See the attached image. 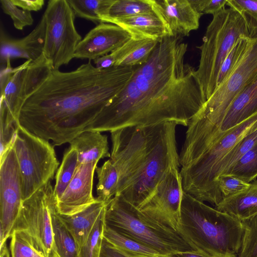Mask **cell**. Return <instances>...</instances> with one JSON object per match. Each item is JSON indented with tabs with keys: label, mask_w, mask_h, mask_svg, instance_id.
<instances>
[{
	"label": "cell",
	"mask_w": 257,
	"mask_h": 257,
	"mask_svg": "<svg viewBox=\"0 0 257 257\" xmlns=\"http://www.w3.org/2000/svg\"><path fill=\"white\" fill-rule=\"evenodd\" d=\"M256 144L257 128L244 136L222 159L218 166V178L231 167Z\"/></svg>",
	"instance_id": "cell-32"
},
{
	"label": "cell",
	"mask_w": 257,
	"mask_h": 257,
	"mask_svg": "<svg viewBox=\"0 0 257 257\" xmlns=\"http://www.w3.org/2000/svg\"><path fill=\"white\" fill-rule=\"evenodd\" d=\"M256 128L257 112L227 131L194 162L181 168L183 191L201 202L217 205L223 200L217 184L220 162L244 136Z\"/></svg>",
	"instance_id": "cell-6"
},
{
	"label": "cell",
	"mask_w": 257,
	"mask_h": 257,
	"mask_svg": "<svg viewBox=\"0 0 257 257\" xmlns=\"http://www.w3.org/2000/svg\"><path fill=\"white\" fill-rule=\"evenodd\" d=\"M103 236L126 257H161L154 249L120 233L105 224Z\"/></svg>",
	"instance_id": "cell-24"
},
{
	"label": "cell",
	"mask_w": 257,
	"mask_h": 257,
	"mask_svg": "<svg viewBox=\"0 0 257 257\" xmlns=\"http://www.w3.org/2000/svg\"><path fill=\"white\" fill-rule=\"evenodd\" d=\"M251 36L239 38L231 49L220 68L217 80V87L226 79L245 53Z\"/></svg>",
	"instance_id": "cell-34"
},
{
	"label": "cell",
	"mask_w": 257,
	"mask_h": 257,
	"mask_svg": "<svg viewBox=\"0 0 257 257\" xmlns=\"http://www.w3.org/2000/svg\"><path fill=\"white\" fill-rule=\"evenodd\" d=\"M257 76V32L226 79L218 85L193 120L205 134L215 136L229 105L241 90Z\"/></svg>",
	"instance_id": "cell-8"
},
{
	"label": "cell",
	"mask_w": 257,
	"mask_h": 257,
	"mask_svg": "<svg viewBox=\"0 0 257 257\" xmlns=\"http://www.w3.org/2000/svg\"><path fill=\"white\" fill-rule=\"evenodd\" d=\"M257 112V76L235 97L229 105L216 135L209 148L228 130Z\"/></svg>",
	"instance_id": "cell-19"
},
{
	"label": "cell",
	"mask_w": 257,
	"mask_h": 257,
	"mask_svg": "<svg viewBox=\"0 0 257 257\" xmlns=\"http://www.w3.org/2000/svg\"><path fill=\"white\" fill-rule=\"evenodd\" d=\"M12 146L20 171L23 201L54 178L59 162L52 144L20 125Z\"/></svg>",
	"instance_id": "cell-9"
},
{
	"label": "cell",
	"mask_w": 257,
	"mask_h": 257,
	"mask_svg": "<svg viewBox=\"0 0 257 257\" xmlns=\"http://www.w3.org/2000/svg\"><path fill=\"white\" fill-rule=\"evenodd\" d=\"M0 3L4 13L11 18L16 29L22 30L33 24L34 19L31 12L17 7L11 0H1Z\"/></svg>",
	"instance_id": "cell-39"
},
{
	"label": "cell",
	"mask_w": 257,
	"mask_h": 257,
	"mask_svg": "<svg viewBox=\"0 0 257 257\" xmlns=\"http://www.w3.org/2000/svg\"><path fill=\"white\" fill-rule=\"evenodd\" d=\"M183 193L180 170L173 169L163 178L152 196L139 209L153 221L180 232Z\"/></svg>",
	"instance_id": "cell-12"
},
{
	"label": "cell",
	"mask_w": 257,
	"mask_h": 257,
	"mask_svg": "<svg viewBox=\"0 0 257 257\" xmlns=\"http://www.w3.org/2000/svg\"><path fill=\"white\" fill-rule=\"evenodd\" d=\"M10 237L11 257H45L37 250L30 236L25 232L14 230Z\"/></svg>",
	"instance_id": "cell-35"
},
{
	"label": "cell",
	"mask_w": 257,
	"mask_h": 257,
	"mask_svg": "<svg viewBox=\"0 0 257 257\" xmlns=\"http://www.w3.org/2000/svg\"><path fill=\"white\" fill-rule=\"evenodd\" d=\"M17 7L28 11H38L44 5V0H11Z\"/></svg>",
	"instance_id": "cell-42"
},
{
	"label": "cell",
	"mask_w": 257,
	"mask_h": 257,
	"mask_svg": "<svg viewBox=\"0 0 257 257\" xmlns=\"http://www.w3.org/2000/svg\"><path fill=\"white\" fill-rule=\"evenodd\" d=\"M242 222L244 232L237 257H257V215Z\"/></svg>",
	"instance_id": "cell-37"
},
{
	"label": "cell",
	"mask_w": 257,
	"mask_h": 257,
	"mask_svg": "<svg viewBox=\"0 0 257 257\" xmlns=\"http://www.w3.org/2000/svg\"><path fill=\"white\" fill-rule=\"evenodd\" d=\"M109 24L120 27L136 40L160 41L169 36L165 23L155 12L116 19Z\"/></svg>",
	"instance_id": "cell-20"
},
{
	"label": "cell",
	"mask_w": 257,
	"mask_h": 257,
	"mask_svg": "<svg viewBox=\"0 0 257 257\" xmlns=\"http://www.w3.org/2000/svg\"><path fill=\"white\" fill-rule=\"evenodd\" d=\"M0 230L11 236L22 204L20 171L12 146L0 158Z\"/></svg>",
	"instance_id": "cell-13"
},
{
	"label": "cell",
	"mask_w": 257,
	"mask_h": 257,
	"mask_svg": "<svg viewBox=\"0 0 257 257\" xmlns=\"http://www.w3.org/2000/svg\"><path fill=\"white\" fill-rule=\"evenodd\" d=\"M223 175H231L247 183L254 181L257 177V144Z\"/></svg>",
	"instance_id": "cell-31"
},
{
	"label": "cell",
	"mask_w": 257,
	"mask_h": 257,
	"mask_svg": "<svg viewBox=\"0 0 257 257\" xmlns=\"http://www.w3.org/2000/svg\"><path fill=\"white\" fill-rule=\"evenodd\" d=\"M187 48L178 36L159 41L148 60L134 67L124 86L85 131L111 132L167 121L187 126L206 101L195 69L185 60Z\"/></svg>",
	"instance_id": "cell-1"
},
{
	"label": "cell",
	"mask_w": 257,
	"mask_h": 257,
	"mask_svg": "<svg viewBox=\"0 0 257 257\" xmlns=\"http://www.w3.org/2000/svg\"><path fill=\"white\" fill-rule=\"evenodd\" d=\"M215 208L241 222L257 215V180L243 191L223 199Z\"/></svg>",
	"instance_id": "cell-23"
},
{
	"label": "cell",
	"mask_w": 257,
	"mask_h": 257,
	"mask_svg": "<svg viewBox=\"0 0 257 257\" xmlns=\"http://www.w3.org/2000/svg\"><path fill=\"white\" fill-rule=\"evenodd\" d=\"M195 10L201 15L213 16L225 9L227 0H189Z\"/></svg>",
	"instance_id": "cell-41"
},
{
	"label": "cell",
	"mask_w": 257,
	"mask_h": 257,
	"mask_svg": "<svg viewBox=\"0 0 257 257\" xmlns=\"http://www.w3.org/2000/svg\"><path fill=\"white\" fill-rule=\"evenodd\" d=\"M46 28V20L43 15L35 29L22 39L11 38L1 29V66H5L12 59L24 58L34 62L40 58L43 55Z\"/></svg>",
	"instance_id": "cell-18"
},
{
	"label": "cell",
	"mask_w": 257,
	"mask_h": 257,
	"mask_svg": "<svg viewBox=\"0 0 257 257\" xmlns=\"http://www.w3.org/2000/svg\"><path fill=\"white\" fill-rule=\"evenodd\" d=\"M52 70L44 55L30 63L25 79V92L27 98L47 80Z\"/></svg>",
	"instance_id": "cell-30"
},
{
	"label": "cell",
	"mask_w": 257,
	"mask_h": 257,
	"mask_svg": "<svg viewBox=\"0 0 257 257\" xmlns=\"http://www.w3.org/2000/svg\"><path fill=\"white\" fill-rule=\"evenodd\" d=\"M179 231L199 251L212 257H237L243 223L183 191Z\"/></svg>",
	"instance_id": "cell-3"
},
{
	"label": "cell",
	"mask_w": 257,
	"mask_h": 257,
	"mask_svg": "<svg viewBox=\"0 0 257 257\" xmlns=\"http://www.w3.org/2000/svg\"><path fill=\"white\" fill-rule=\"evenodd\" d=\"M154 12L152 0H115L103 23Z\"/></svg>",
	"instance_id": "cell-28"
},
{
	"label": "cell",
	"mask_w": 257,
	"mask_h": 257,
	"mask_svg": "<svg viewBox=\"0 0 257 257\" xmlns=\"http://www.w3.org/2000/svg\"><path fill=\"white\" fill-rule=\"evenodd\" d=\"M131 38L130 34L118 26L100 23L82 39L74 58L94 61L119 48Z\"/></svg>",
	"instance_id": "cell-15"
},
{
	"label": "cell",
	"mask_w": 257,
	"mask_h": 257,
	"mask_svg": "<svg viewBox=\"0 0 257 257\" xmlns=\"http://www.w3.org/2000/svg\"><path fill=\"white\" fill-rule=\"evenodd\" d=\"M105 224L154 249L162 256L198 250L180 232L165 227L115 195L107 203Z\"/></svg>",
	"instance_id": "cell-4"
},
{
	"label": "cell",
	"mask_w": 257,
	"mask_h": 257,
	"mask_svg": "<svg viewBox=\"0 0 257 257\" xmlns=\"http://www.w3.org/2000/svg\"><path fill=\"white\" fill-rule=\"evenodd\" d=\"M31 62L27 60L23 64L12 68L11 63L1 67L0 124L19 126L21 109L27 99L25 79L27 68Z\"/></svg>",
	"instance_id": "cell-14"
},
{
	"label": "cell",
	"mask_w": 257,
	"mask_h": 257,
	"mask_svg": "<svg viewBox=\"0 0 257 257\" xmlns=\"http://www.w3.org/2000/svg\"><path fill=\"white\" fill-rule=\"evenodd\" d=\"M161 257H212L198 250L195 251L182 252Z\"/></svg>",
	"instance_id": "cell-44"
},
{
	"label": "cell",
	"mask_w": 257,
	"mask_h": 257,
	"mask_svg": "<svg viewBox=\"0 0 257 257\" xmlns=\"http://www.w3.org/2000/svg\"><path fill=\"white\" fill-rule=\"evenodd\" d=\"M115 0H68L75 17L98 25L103 23Z\"/></svg>",
	"instance_id": "cell-25"
},
{
	"label": "cell",
	"mask_w": 257,
	"mask_h": 257,
	"mask_svg": "<svg viewBox=\"0 0 257 257\" xmlns=\"http://www.w3.org/2000/svg\"><path fill=\"white\" fill-rule=\"evenodd\" d=\"M100 257H126L103 238Z\"/></svg>",
	"instance_id": "cell-43"
},
{
	"label": "cell",
	"mask_w": 257,
	"mask_h": 257,
	"mask_svg": "<svg viewBox=\"0 0 257 257\" xmlns=\"http://www.w3.org/2000/svg\"><path fill=\"white\" fill-rule=\"evenodd\" d=\"M226 6L243 17L251 34L257 32V0H227Z\"/></svg>",
	"instance_id": "cell-38"
},
{
	"label": "cell",
	"mask_w": 257,
	"mask_h": 257,
	"mask_svg": "<svg viewBox=\"0 0 257 257\" xmlns=\"http://www.w3.org/2000/svg\"><path fill=\"white\" fill-rule=\"evenodd\" d=\"M154 12L165 23L169 36H188L199 27L202 16L189 0H152Z\"/></svg>",
	"instance_id": "cell-17"
},
{
	"label": "cell",
	"mask_w": 257,
	"mask_h": 257,
	"mask_svg": "<svg viewBox=\"0 0 257 257\" xmlns=\"http://www.w3.org/2000/svg\"><path fill=\"white\" fill-rule=\"evenodd\" d=\"M101 132L84 131L70 143V147L76 151L79 165L94 162L110 157L107 136Z\"/></svg>",
	"instance_id": "cell-22"
},
{
	"label": "cell",
	"mask_w": 257,
	"mask_h": 257,
	"mask_svg": "<svg viewBox=\"0 0 257 257\" xmlns=\"http://www.w3.org/2000/svg\"><path fill=\"white\" fill-rule=\"evenodd\" d=\"M175 121L161 123L146 157L135 176L118 194L138 209L152 196L157 186L172 169H179Z\"/></svg>",
	"instance_id": "cell-7"
},
{
	"label": "cell",
	"mask_w": 257,
	"mask_h": 257,
	"mask_svg": "<svg viewBox=\"0 0 257 257\" xmlns=\"http://www.w3.org/2000/svg\"><path fill=\"white\" fill-rule=\"evenodd\" d=\"M251 35L243 17L233 9L225 8L213 16L202 44L197 47L200 58L195 70L206 101L217 87L220 68L231 49L239 38Z\"/></svg>",
	"instance_id": "cell-5"
},
{
	"label": "cell",
	"mask_w": 257,
	"mask_h": 257,
	"mask_svg": "<svg viewBox=\"0 0 257 257\" xmlns=\"http://www.w3.org/2000/svg\"><path fill=\"white\" fill-rule=\"evenodd\" d=\"M107 202L96 198L84 210L70 215L59 216L76 241L78 250L86 242L98 218L106 209Z\"/></svg>",
	"instance_id": "cell-21"
},
{
	"label": "cell",
	"mask_w": 257,
	"mask_h": 257,
	"mask_svg": "<svg viewBox=\"0 0 257 257\" xmlns=\"http://www.w3.org/2000/svg\"><path fill=\"white\" fill-rule=\"evenodd\" d=\"M158 42L151 39L136 40L128 54L115 67H134L143 64L148 60Z\"/></svg>",
	"instance_id": "cell-33"
},
{
	"label": "cell",
	"mask_w": 257,
	"mask_h": 257,
	"mask_svg": "<svg viewBox=\"0 0 257 257\" xmlns=\"http://www.w3.org/2000/svg\"><path fill=\"white\" fill-rule=\"evenodd\" d=\"M105 210L100 215L86 242L79 249L78 257H100L105 226Z\"/></svg>",
	"instance_id": "cell-36"
},
{
	"label": "cell",
	"mask_w": 257,
	"mask_h": 257,
	"mask_svg": "<svg viewBox=\"0 0 257 257\" xmlns=\"http://www.w3.org/2000/svg\"><path fill=\"white\" fill-rule=\"evenodd\" d=\"M250 183L229 175H220L217 180V186L223 199L243 191L249 186Z\"/></svg>",
	"instance_id": "cell-40"
},
{
	"label": "cell",
	"mask_w": 257,
	"mask_h": 257,
	"mask_svg": "<svg viewBox=\"0 0 257 257\" xmlns=\"http://www.w3.org/2000/svg\"><path fill=\"white\" fill-rule=\"evenodd\" d=\"M55 246L60 257H78L77 246L73 235L60 219L56 205L51 213Z\"/></svg>",
	"instance_id": "cell-26"
},
{
	"label": "cell",
	"mask_w": 257,
	"mask_h": 257,
	"mask_svg": "<svg viewBox=\"0 0 257 257\" xmlns=\"http://www.w3.org/2000/svg\"><path fill=\"white\" fill-rule=\"evenodd\" d=\"M98 183L96 185L97 198L104 202H108L116 194L118 177L109 160L100 167H97Z\"/></svg>",
	"instance_id": "cell-29"
},
{
	"label": "cell",
	"mask_w": 257,
	"mask_h": 257,
	"mask_svg": "<svg viewBox=\"0 0 257 257\" xmlns=\"http://www.w3.org/2000/svg\"><path fill=\"white\" fill-rule=\"evenodd\" d=\"M46 36L43 55L53 70L74 58L82 40L75 25V14L67 0H50L43 14Z\"/></svg>",
	"instance_id": "cell-10"
},
{
	"label": "cell",
	"mask_w": 257,
	"mask_h": 257,
	"mask_svg": "<svg viewBox=\"0 0 257 257\" xmlns=\"http://www.w3.org/2000/svg\"><path fill=\"white\" fill-rule=\"evenodd\" d=\"M56 205L54 187L50 181L22 201L12 229V231L20 230L27 233L45 257H60L55 246L51 219Z\"/></svg>",
	"instance_id": "cell-11"
},
{
	"label": "cell",
	"mask_w": 257,
	"mask_h": 257,
	"mask_svg": "<svg viewBox=\"0 0 257 257\" xmlns=\"http://www.w3.org/2000/svg\"><path fill=\"white\" fill-rule=\"evenodd\" d=\"M78 166L77 152L69 147L65 152L61 165L56 173L54 194L56 202L70 183Z\"/></svg>",
	"instance_id": "cell-27"
},
{
	"label": "cell",
	"mask_w": 257,
	"mask_h": 257,
	"mask_svg": "<svg viewBox=\"0 0 257 257\" xmlns=\"http://www.w3.org/2000/svg\"><path fill=\"white\" fill-rule=\"evenodd\" d=\"M1 257H10L9 251L5 243L1 247Z\"/></svg>",
	"instance_id": "cell-45"
},
{
	"label": "cell",
	"mask_w": 257,
	"mask_h": 257,
	"mask_svg": "<svg viewBox=\"0 0 257 257\" xmlns=\"http://www.w3.org/2000/svg\"><path fill=\"white\" fill-rule=\"evenodd\" d=\"M134 69L120 66L100 69L89 61L72 71L52 70L25 100L19 124L53 146L69 143L122 89Z\"/></svg>",
	"instance_id": "cell-2"
},
{
	"label": "cell",
	"mask_w": 257,
	"mask_h": 257,
	"mask_svg": "<svg viewBox=\"0 0 257 257\" xmlns=\"http://www.w3.org/2000/svg\"><path fill=\"white\" fill-rule=\"evenodd\" d=\"M97 163L79 165L70 183L56 202V208L59 214L73 215L95 201L92 189L93 176Z\"/></svg>",
	"instance_id": "cell-16"
}]
</instances>
